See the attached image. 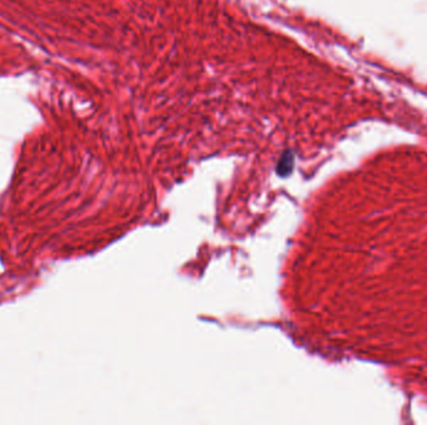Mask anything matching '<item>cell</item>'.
I'll list each match as a JSON object with an SVG mask.
<instances>
[{"label": "cell", "instance_id": "1", "mask_svg": "<svg viewBox=\"0 0 427 425\" xmlns=\"http://www.w3.org/2000/svg\"><path fill=\"white\" fill-rule=\"evenodd\" d=\"M292 161H294V158H292V155L289 154V152L283 155V158L279 162V169H277L279 173H281V175L290 173L291 170H292Z\"/></svg>", "mask_w": 427, "mask_h": 425}]
</instances>
